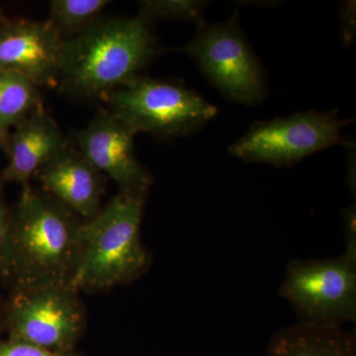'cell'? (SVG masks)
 I'll return each instance as SVG.
<instances>
[{
    "label": "cell",
    "instance_id": "obj_1",
    "mask_svg": "<svg viewBox=\"0 0 356 356\" xmlns=\"http://www.w3.org/2000/svg\"><path fill=\"white\" fill-rule=\"evenodd\" d=\"M84 220L41 188L22 186L11 208L0 259V280L10 293L74 283Z\"/></svg>",
    "mask_w": 356,
    "mask_h": 356
},
{
    "label": "cell",
    "instance_id": "obj_15",
    "mask_svg": "<svg viewBox=\"0 0 356 356\" xmlns=\"http://www.w3.org/2000/svg\"><path fill=\"white\" fill-rule=\"evenodd\" d=\"M110 3L109 0H51L47 20L67 40L97 20Z\"/></svg>",
    "mask_w": 356,
    "mask_h": 356
},
{
    "label": "cell",
    "instance_id": "obj_19",
    "mask_svg": "<svg viewBox=\"0 0 356 356\" xmlns=\"http://www.w3.org/2000/svg\"><path fill=\"white\" fill-rule=\"evenodd\" d=\"M355 2H344L341 6V19H343V43L350 44L355 31Z\"/></svg>",
    "mask_w": 356,
    "mask_h": 356
},
{
    "label": "cell",
    "instance_id": "obj_18",
    "mask_svg": "<svg viewBox=\"0 0 356 356\" xmlns=\"http://www.w3.org/2000/svg\"><path fill=\"white\" fill-rule=\"evenodd\" d=\"M343 219L346 241L344 254L356 259L355 205H351L344 210Z\"/></svg>",
    "mask_w": 356,
    "mask_h": 356
},
{
    "label": "cell",
    "instance_id": "obj_6",
    "mask_svg": "<svg viewBox=\"0 0 356 356\" xmlns=\"http://www.w3.org/2000/svg\"><path fill=\"white\" fill-rule=\"evenodd\" d=\"M88 327L81 291L74 283L10 293L4 306L8 339L56 353L76 350Z\"/></svg>",
    "mask_w": 356,
    "mask_h": 356
},
{
    "label": "cell",
    "instance_id": "obj_9",
    "mask_svg": "<svg viewBox=\"0 0 356 356\" xmlns=\"http://www.w3.org/2000/svg\"><path fill=\"white\" fill-rule=\"evenodd\" d=\"M135 134L109 111H100L76 134L74 146L119 191L147 195L153 177L140 163L134 144Z\"/></svg>",
    "mask_w": 356,
    "mask_h": 356
},
{
    "label": "cell",
    "instance_id": "obj_21",
    "mask_svg": "<svg viewBox=\"0 0 356 356\" xmlns=\"http://www.w3.org/2000/svg\"><path fill=\"white\" fill-rule=\"evenodd\" d=\"M9 135L4 133L0 128V149L6 153L7 149V144H8Z\"/></svg>",
    "mask_w": 356,
    "mask_h": 356
},
{
    "label": "cell",
    "instance_id": "obj_8",
    "mask_svg": "<svg viewBox=\"0 0 356 356\" xmlns=\"http://www.w3.org/2000/svg\"><path fill=\"white\" fill-rule=\"evenodd\" d=\"M350 121L339 119L336 110L325 113L311 110L257 121L229 152L248 163L290 166L343 143L341 130Z\"/></svg>",
    "mask_w": 356,
    "mask_h": 356
},
{
    "label": "cell",
    "instance_id": "obj_10",
    "mask_svg": "<svg viewBox=\"0 0 356 356\" xmlns=\"http://www.w3.org/2000/svg\"><path fill=\"white\" fill-rule=\"evenodd\" d=\"M65 40L48 20L6 19L0 25V70L35 86L57 88Z\"/></svg>",
    "mask_w": 356,
    "mask_h": 356
},
{
    "label": "cell",
    "instance_id": "obj_17",
    "mask_svg": "<svg viewBox=\"0 0 356 356\" xmlns=\"http://www.w3.org/2000/svg\"><path fill=\"white\" fill-rule=\"evenodd\" d=\"M0 356H83L77 350L56 353L39 348L34 344L7 339L0 341Z\"/></svg>",
    "mask_w": 356,
    "mask_h": 356
},
{
    "label": "cell",
    "instance_id": "obj_5",
    "mask_svg": "<svg viewBox=\"0 0 356 356\" xmlns=\"http://www.w3.org/2000/svg\"><path fill=\"white\" fill-rule=\"evenodd\" d=\"M180 51L228 99L250 106L266 99V74L243 36L238 10L222 22L199 23L193 39Z\"/></svg>",
    "mask_w": 356,
    "mask_h": 356
},
{
    "label": "cell",
    "instance_id": "obj_23",
    "mask_svg": "<svg viewBox=\"0 0 356 356\" xmlns=\"http://www.w3.org/2000/svg\"><path fill=\"white\" fill-rule=\"evenodd\" d=\"M6 19V16H4L3 13H2L1 7H0V25H1L2 23H3V21Z\"/></svg>",
    "mask_w": 356,
    "mask_h": 356
},
{
    "label": "cell",
    "instance_id": "obj_3",
    "mask_svg": "<svg viewBox=\"0 0 356 356\" xmlns=\"http://www.w3.org/2000/svg\"><path fill=\"white\" fill-rule=\"evenodd\" d=\"M146 199L143 194L119 191L95 217L84 220L74 278L79 291L129 284L146 273L152 261L140 236Z\"/></svg>",
    "mask_w": 356,
    "mask_h": 356
},
{
    "label": "cell",
    "instance_id": "obj_2",
    "mask_svg": "<svg viewBox=\"0 0 356 356\" xmlns=\"http://www.w3.org/2000/svg\"><path fill=\"white\" fill-rule=\"evenodd\" d=\"M159 53L152 25L140 16L98 18L63 43L57 88L76 97L107 99Z\"/></svg>",
    "mask_w": 356,
    "mask_h": 356
},
{
    "label": "cell",
    "instance_id": "obj_14",
    "mask_svg": "<svg viewBox=\"0 0 356 356\" xmlns=\"http://www.w3.org/2000/svg\"><path fill=\"white\" fill-rule=\"evenodd\" d=\"M43 104L39 88L26 77L0 70V128L11 131Z\"/></svg>",
    "mask_w": 356,
    "mask_h": 356
},
{
    "label": "cell",
    "instance_id": "obj_12",
    "mask_svg": "<svg viewBox=\"0 0 356 356\" xmlns=\"http://www.w3.org/2000/svg\"><path fill=\"white\" fill-rule=\"evenodd\" d=\"M69 143L55 119L40 105L11 131L6 152L8 163L0 172V181L29 184L40 168Z\"/></svg>",
    "mask_w": 356,
    "mask_h": 356
},
{
    "label": "cell",
    "instance_id": "obj_4",
    "mask_svg": "<svg viewBox=\"0 0 356 356\" xmlns=\"http://www.w3.org/2000/svg\"><path fill=\"white\" fill-rule=\"evenodd\" d=\"M110 113L134 134L175 139L195 132L214 118L217 108L180 84L138 76L108 96Z\"/></svg>",
    "mask_w": 356,
    "mask_h": 356
},
{
    "label": "cell",
    "instance_id": "obj_7",
    "mask_svg": "<svg viewBox=\"0 0 356 356\" xmlns=\"http://www.w3.org/2000/svg\"><path fill=\"white\" fill-rule=\"evenodd\" d=\"M280 294L301 322L355 323L356 259L343 254L334 259L290 261Z\"/></svg>",
    "mask_w": 356,
    "mask_h": 356
},
{
    "label": "cell",
    "instance_id": "obj_22",
    "mask_svg": "<svg viewBox=\"0 0 356 356\" xmlns=\"http://www.w3.org/2000/svg\"><path fill=\"white\" fill-rule=\"evenodd\" d=\"M4 327V307L0 305V331Z\"/></svg>",
    "mask_w": 356,
    "mask_h": 356
},
{
    "label": "cell",
    "instance_id": "obj_11",
    "mask_svg": "<svg viewBox=\"0 0 356 356\" xmlns=\"http://www.w3.org/2000/svg\"><path fill=\"white\" fill-rule=\"evenodd\" d=\"M34 177L42 191L83 220L91 219L102 210L104 175L70 143Z\"/></svg>",
    "mask_w": 356,
    "mask_h": 356
},
{
    "label": "cell",
    "instance_id": "obj_13",
    "mask_svg": "<svg viewBox=\"0 0 356 356\" xmlns=\"http://www.w3.org/2000/svg\"><path fill=\"white\" fill-rule=\"evenodd\" d=\"M266 356H356L355 332L336 324L299 322L274 334Z\"/></svg>",
    "mask_w": 356,
    "mask_h": 356
},
{
    "label": "cell",
    "instance_id": "obj_20",
    "mask_svg": "<svg viewBox=\"0 0 356 356\" xmlns=\"http://www.w3.org/2000/svg\"><path fill=\"white\" fill-rule=\"evenodd\" d=\"M3 185L0 181V259H1L2 250H3L4 242H6L11 212V208L7 206L6 199H4Z\"/></svg>",
    "mask_w": 356,
    "mask_h": 356
},
{
    "label": "cell",
    "instance_id": "obj_16",
    "mask_svg": "<svg viewBox=\"0 0 356 356\" xmlns=\"http://www.w3.org/2000/svg\"><path fill=\"white\" fill-rule=\"evenodd\" d=\"M208 1L196 0H145L139 2L138 16L153 24L154 21L185 20L196 24L203 22Z\"/></svg>",
    "mask_w": 356,
    "mask_h": 356
}]
</instances>
